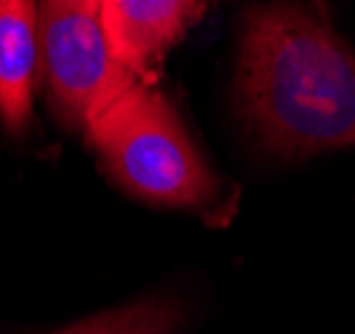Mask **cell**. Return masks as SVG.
<instances>
[{
    "mask_svg": "<svg viewBox=\"0 0 355 334\" xmlns=\"http://www.w3.org/2000/svg\"><path fill=\"white\" fill-rule=\"evenodd\" d=\"M83 137L110 179L144 203L209 211L222 198V182L177 107L147 81H137L107 105Z\"/></svg>",
    "mask_w": 355,
    "mask_h": 334,
    "instance_id": "obj_2",
    "label": "cell"
},
{
    "mask_svg": "<svg viewBox=\"0 0 355 334\" xmlns=\"http://www.w3.org/2000/svg\"><path fill=\"white\" fill-rule=\"evenodd\" d=\"M40 78L70 128H86L139 81L118 56L102 0H40Z\"/></svg>",
    "mask_w": 355,
    "mask_h": 334,
    "instance_id": "obj_3",
    "label": "cell"
},
{
    "mask_svg": "<svg viewBox=\"0 0 355 334\" xmlns=\"http://www.w3.org/2000/svg\"><path fill=\"white\" fill-rule=\"evenodd\" d=\"M235 88L251 134L275 156L355 147V51L294 0L246 11Z\"/></svg>",
    "mask_w": 355,
    "mask_h": 334,
    "instance_id": "obj_1",
    "label": "cell"
},
{
    "mask_svg": "<svg viewBox=\"0 0 355 334\" xmlns=\"http://www.w3.org/2000/svg\"><path fill=\"white\" fill-rule=\"evenodd\" d=\"M102 6L118 56L139 81H147L209 0H102Z\"/></svg>",
    "mask_w": 355,
    "mask_h": 334,
    "instance_id": "obj_4",
    "label": "cell"
},
{
    "mask_svg": "<svg viewBox=\"0 0 355 334\" xmlns=\"http://www.w3.org/2000/svg\"><path fill=\"white\" fill-rule=\"evenodd\" d=\"M40 81V3L0 0V126L21 134Z\"/></svg>",
    "mask_w": 355,
    "mask_h": 334,
    "instance_id": "obj_5",
    "label": "cell"
},
{
    "mask_svg": "<svg viewBox=\"0 0 355 334\" xmlns=\"http://www.w3.org/2000/svg\"><path fill=\"white\" fill-rule=\"evenodd\" d=\"M184 324L187 308L182 299L153 294L107 308L51 334H179Z\"/></svg>",
    "mask_w": 355,
    "mask_h": 334,
    "instance_id": "obj_6",
    "label": "cell"
}]
</instances>
